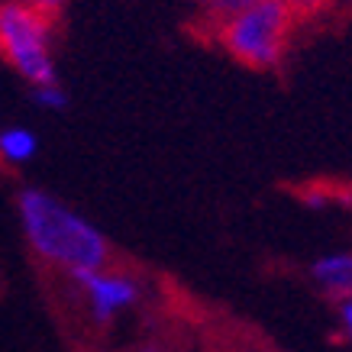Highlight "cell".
<instances>
[{
	"instance_id": "obj_1",
	"label": "cell",
	"mask_w": 352,
	"mask_h": 352,
	"mask_svg": "<svg viewBox=\"0 0 352 352\" xmlns=\"http://www.w3.org/2000/svg\"><path fill=\"white\" fill-rule=\"evenodd\" d=\"M16 220L32 256L65 278L113 262V245L100 226L45 188L16 191Z\"/></svg>"
},
{
	"instance_id": "obj_2",
	"label": "cell",
	"mask_w": 352,
	"mask_h": 352,
	"mask_svg": "<svg viewBox=\"0 0 352 352\" xmlns=\"http://www.w3.org/2000/svg\"><path fill=\"white\" fill-rule=\"evenodd\" d=\"M300 20L281 0H256L223 20L204 26V32L223 49L233 62L252 72H275L285 65Z\"/></svg>"
},
{
	"instance_id": "obj_3",
	"label": "cell",
	"mask_w": 352,
	"mask_h": 352,
	"mask_svg": "<svg viewBox=\"0 0 352 352\" xmlns=\"http://www.w3.org/2000/svg\"><path fill=\"white\" fill-rule=\"evenodd\" d=\"M0 58L30 87L55 81V16L23 0H0Z\"/></svg>"
},
{
	"instance_id": "obj_4",
	"label": "cell",
	"mask_w": 352,
	"mask_h": 352,
	"mask_svg": "<svg viewBox=\"0 0 352 352\" xmlns=\"http://www.w3.org/2000/svg\"><path fill=\"white\" fill-rule=\"evenodd\" d=\"M68 281L78 291V300L94 327H113L123 314L136 310L146 298V281L136 272L120 268L113 262L104 268L68 275Z\"/></svg>"
},
{
	"instance_id": "obj_5",
	"label": "cell",
	"mask_w": 352,
	"mask_h": 352,
	"mask_svg": "<svg viewBox=\"0 0 352 352\" xmlns=\"http://www.w3.org/2000/svg\"><path fill=\"white\" fill-rule=\"evenodd\" d=\"M307 278L327 300H333V304L346 300L352 294V249H340V252H327V256L314 258L307 265Z\"/></svg>"
},
{
	"instance_id": "obj_6",
	"label": "cell",
	"mask_w": 352,
	"mask_h": 352,
	"mask_svg": "<svg viewBox=\"0 0 352 352\" xmlns=\"http://www.w3.org/2000/svg\"><path fill=\"white\" fill-rule=\"evenodd\" d=\"M39 155V136L30 126H0V165L7 168H23Z\"/></svg>"
},
{
	"instance_id": "obj_7",
	"label": "cell",
	"mask_w": 352,
	"mask_h": 352,
	"mask_svg": "<svg viewBox=\"0 0 352 352\" xmlns=\"http://www.w3.org/2000/svg\"><path fill=\"white\" fill-rule=\"evenodd\" d=\"M281 3H285V7L300 20V26H304V23L327 20V16H330L336 7H342L346 0H281Z\"/></svg>"
},
{
	"instance_id": "obj_8",
	"label": "cell",
	"mask_w": 352,
	"mask_h": 352,
	"mask_svg": "<svg viewBox=\"0 0 352 352\" xmlns=\"http://www.w3.org/2000/svg\"><path fill=\"white\" fill-rule=\"evenodd\" d=\"M32 104L39 110H49V113H58V110L68 107V91L55 81H45V85H32Z\"/></svg>"
},
{
	"instance_id": "obj_9",
	"label": "cell",
	"mask_w": 352,
	"mask_h": 352,
	"mask_svg": "<svg viewBox=\"0 0 352 352\" xmlns=\"http://www.w3.org/2000/svg\"><path fill=\"white\" fill-rule=\"evenodd\" d=\"M194 3H197V13H201V30H204V26H210V23L223 20V16H230V13L243 10V7L256 3V0H194Z\"/></svg>"
},
{
	"instance_id": "obj_10",
	"label": "cell",
	"mask_w": 352,
	"mask_h": 352,
	"mask_svg": "<svg viewBox=\"0 0 352 352\" xmlns=\"http://www.w3.org/2000/svg\"><path fill=\"white\" fill-rule=\"evenodd\" d=\"M230 352H281L278 346H272L262 336H252V333H239V342L230 346Z\"/></svg>"
},
{
	"instance_id": "obj_11",
	"label": "cell",
	"mask_w": 352,
	"mask_h": 352,
	"mask_svg": "<svg viewBox=\"0 0 352 352\" xmlns=\"http://www.w3.org/2000/svg\"><path fill=\"white\" fill-rule=\"evenodd\" d=\"M23 3H30V7H36V10L49 13V16H58V13H62V7L68 3V0H23Z\"/></svg>"
},
{
	"instance_id": "obj_12",
	"label": "cell",
	"mask_w": 352,
	"mask_h": 352,
	"mask_svg": "<svg viewBox=\"0 0 352 352\" xmlns=\"http://www.w3.org/2000/svg\"><path fill=\"white\" fill-rule=\"evenodd\" d=\"M340 323H342V333H346L352 342V294L346 300H340Z\"/></svg>"
},
{
	"instance_id": "obj_13",
	"label": "cell",
	"mask_w": 352,
	"mask_h": 352,
	"mask_svg": "<svg viewBox=\"0 0 352 352\" xmlns=\"http://www.w3.org/2000/svg\"><path fill=\"white\" fill-rule=\"evenodd\" d=\"M123 352H168L162 342H139V346H129V349H123Z\"/></svg>"
}]
</instances>
